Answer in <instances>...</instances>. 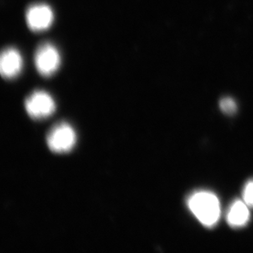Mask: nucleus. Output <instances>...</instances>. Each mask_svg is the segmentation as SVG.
Returning a JSON list of instances; mask_svg holds the SVG:
<instances>
[{
  "mask_svg": "<svg viewBox=\"0 0 253 253\" xmlns=\"http://www.w3.org/2000/svg\"><path fill=\"white\" fill-rule=\"evenodd\" d=\"M187 205L193 215L204 226L211 228L220 220V201L211 192H195L188 198Z\"/></svg>",
  "mask_w": 253,
  "mask_h": 253,
  "instance_id": "nucleus-1",
  "label": "nucleus"
},
{
  "mask_svg": "<svg viewBox=\"0 0 253 253\" xmlns=\"http://www.w3.org/2000/svg\"><path fill=\"white\" fill-rule=\"evenodd\" d=\"M77 143L74 129L67 123H61L53 127L47 136L49 149L55 153H68Z\"/></svg>",
  "mask_w": 253,
  "mask_h": 253,
  "instance_id": "nucleus-2",
  "label": "nucleus"
},
{
  "mask_svg": "<svg viewBox=\"0 0 253 253\" xmlns=\"http://www.w3.org/2000/svg\"><path fill=\"white\" fill-rule=\"evenodd\" d=\"M61 63L60 53L51 43L41 44L35 54V65L40 74L50 77L57 72Z\"/></svg>",
  "mask_w": 253,
  "mask_h": 253,
  "instance_id": "nucleus-3",
  "label": "nucleus"
},
{
  "mask_svg": "<svg viewBox=\"0 0 253 253\" xmlns=\"http://www.w3.org/2000/svg\"><path fill=\"white\" fill-rule=\"evenodd\" d=\"M26 110L33 119H43L49 117L56 109L53 98L44 91H36L29 96L25 103Z\"/></svg>",
  "mask_w": 253,
  "mask_h": 253,
  "instance_id": "nucleus-4",
  "label": "nucleus"
},
{
  "mask_svg": "<svg viewBox=\"0 0 253 253\" xmlns=\"http://www.w3.org/2000/svg\"><path fill=\"white\" fill-rule=\"evenodd\" d=\"M53 10L46 4L32 5L27 9V26L32 31H43L52 26L53 22Z\"/></svg>",
  "mask_w": 253,
  "mask_h": 253,
  "instance_id": "nucleus-5",
  "label": "nucleus"
},
{
  "mask_svg": "<svg viewBox=\"0 0 253 253\" xmlns=\"http://www.w3.org/2000/svg\"><path fill=\"white\" fill-rule=\"evenodd\" d=\"M23 66L21 53L13 48H8L2 51L0 57V72L2 77L12 79L17 77Z\"/></svg>",
  "mask_w": 253,
  "mask_h": 253,
  "instance_id": "nucleus-6",
  "label": "nucleus"
},
{
  "mask_svg": "<svg viewBox=\"0 0 253 253\" xmlns=\"http://www.w3.org/2000/svg\"><path fill=\"white\" fill-rule=\"evenodd\" d=\"M226 220L233 228L245 226L250 220L249 206L244 201H234L227 212Z\"/></svg>",
  "mask_w": 253,
  "mask_h": 253,
  "instance_id": "nucleus-7",
  "label": "nucleus"
},
{
  "mask_svg": "<svg viewBox=\"0 0 253 253\" xmlns=\"http://www.w3.org/2000/svg\"><path fill=\"white\" fill-rule=\"evenodd\" d=\"M220 108L223 113H225V114H234L236 113L237 104L233 98L226 97L220 100Z\"/></svg>",
  "mask_w": 253,
  "mask_h": 253,
  "instance_id": "nucleus-8",
  "label": "nucleus"
},
{
  "mask_svg": "<svg viewBox=\"0 0 253 253\" xmlns=\"http://www.w3.org/2000/svg\"><path fill=\"white\" fill-rule=\"evenodd\" d=\"M243 198L247 205L253 208V179L248 182L244 186Z\"/></svg>",
  "mask_w": 253,
  "mask_h": 253,
  "instance_id": "nucleus-9",
  "label": "nucleus"
}]
</instances>
